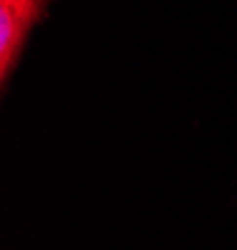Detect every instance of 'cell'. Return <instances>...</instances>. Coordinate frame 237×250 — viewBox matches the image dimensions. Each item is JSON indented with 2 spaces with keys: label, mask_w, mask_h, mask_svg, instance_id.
Returning a JSON list of instances; mask_svg holds the SVG:
<instances>
[{
  "label": "cell",
  "mask_w": 237,
  "mask_h": 250,
  "mask_svg": "<svg viewBox=\"0 0 237 250\" xmlns=\"http://www.w3.org/2000/svg\"><path fill=\"white\" fill-rule=\"evenodd\" d=\"M48 0H0V80H10L23 45Z\"/></svg>",
  "instance_id": "cell-1"
}]
</instances>
